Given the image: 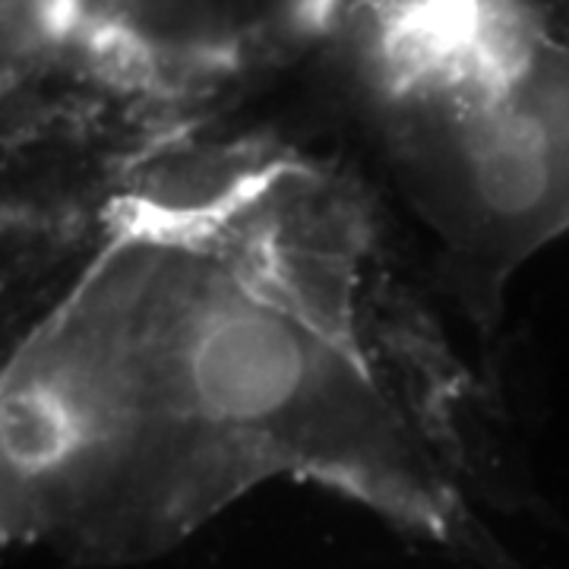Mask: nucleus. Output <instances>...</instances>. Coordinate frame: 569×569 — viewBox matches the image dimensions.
Instances as JSON below:
<instances>
[{
  "label": "nucleus",
  "instance_id": "2",
  "mask_svg": "<svg viewBox=\"0 0 569 569\" xmlns=\"http://www.w3.org/2000/svg\"><path fill=\"white\" fill-rule=\"evenodd\" d=\"M317 36L443 282L490 323L569 231V41L545 0H339Z\"/></svg>",
  "mask_w": 569,
  "mask_h": 569
},
{
  "label": "nucleus",
  "instance_id": "1",
  "mask_svg": "<svg viewBox=\"0 0 569 569\" xmlns=\"http://www.w3.org/2000/svg\"><path fill=\"white\" fill-rule=\"evenodd\" d=\"M485 392L355 171L272 137L164 152L10 348L7 545L127 563L276 478L516 569Z\"/></svg>",
  "mask_w": 569,
  "mask_h": 569
}]
</instances>
